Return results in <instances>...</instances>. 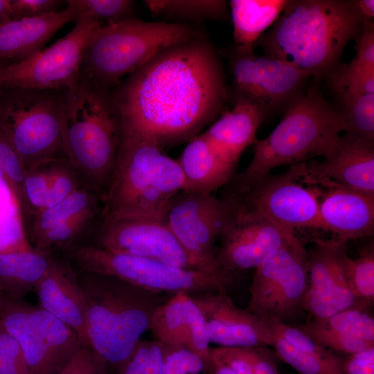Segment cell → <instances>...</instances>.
Instances as JSON below:
<instances>
[{"mask_svg":"<svg viewBox=\"0 0 374 374\" xmlns=\"http://www.w3.org/2000/svg\"><path fill=\"white\" fill-rule=\"evenodd\" d=\"M121 134L163 149L188 141L222 112L227 98L215 48L203 37L167 47L111 92Z\"/></svg>","mask_w":374,"mask_h":374,"instance_id":"6da1fadb","label":"cell"},{"mask_svg":"<svg viewBox=\"0 0 374 374\" xmlns=\"http://www.w3.org/2000/svg\"><path fill=\"white\" fill-rule=\"evenodd\" d=\"M364 23L356 1H287L256 43L265 55L319 79L339 65L345 47L358 39Z\"/></svg>","mask_w":374,"mask_h":374,"instance_id":"7a4b0ae2","label":"cell"},{"mask_svg":"<svg viewBox=\"0 0 374 374\" xmlns=\"http://www.w3.org/2000/svg\"><path fill=\"white\" fill-rule=\"evenodd\" d=\"M282 119L264 139L254 143L253 157L231 179L223 197H235L276 168L327 156L343 127L340 116L315 86L304 89L285 108Z\"/></svg>","mask_w":374,"mask_h":374,"instance_id":"3957f363","label":"cell"},{"mask_svg":"<svg viewBox=\"0 0 374 374\" xmlns=\"http://www.w3.org/2000/svg\"><path fill=\"white\" fill-rule=\"evenodd\" d=\"M64 148L83 184L102 202L109 189L121 140L111 93L80 76L66 91Z\"/></svg>","mask_w":374,"mask_h":374,"instance_id":"277c9868","label":"cell"},{"mask_svg":"<svg viewBox=\"0 0 374 374\" xmlns=\"http://www.w3.org/2000/svg\"><path fill=\"white\" fill-rule=\"evenodd\" d=\"M89 347L117 372L149 329L159 294L119 278L80 271Z\"/></svg>","mask_w":374,"mask_h":374,"instance_id":"5b68a950","label":"cell"},{"mask_svg":"<svg viewBox=\"0 0 374 374\" xmlns=\"http://www.w3.org/2000/svg\"><path fill=\"white\" fill-rule=\"evenodd\" d=\"M144 139L123 135L100 220L149 217L164 220L171 199L184 189L177 159Z\"/></svg>","mask_w":374,"mask_h":374,"instance_id":"8992f818","label":"cell"},{"mask_svg":"<svg viewBox=\"0 0 374 374\" xmlns=\"http://www.w3.org/2000/svg\"><path fill=\"white\" fill-rule=\"evenodd\" d=\"M186 24L127 18L98 28L85 47L80 76L112 92L160 51L202 38Z\"/></svg>","mask_w":374,"mask_h":374,"instance_id":"52a82bcc","label":"cell"},{"mask_svg":"<svg viewBox=\"0 0 374 374\" xmlns=\"http://www.w3.org/2000/svg\"><path fill=\"white\" fill-rule=\"evenodd\" d=\"M67 89H0V132L25 170L41 163L67 159L62 116Z\"/></svg>","mask_w":374,"mask_h":374,"instance_id":"ba28073f","label":"cell"},{"mask_svg":"<svg viewBox=\"0 0 374 374\" xmlns=\"http://www.w3.org/2000/svg\"><path fill=\"white\" fill-rule=\"evenodd\" d=\"M64 253L80 271L123 280L157 294L190 295L226 291L233 275L186 269L157 260L112 252L93 244H75Z\"/></svg>","mask_w":374,"mask_h":374,"instance_id":"9c48e42d","label":"cell"},{"mask_svg":"<svg viewBox=\"0 0 374 374\" xmlns=\"http://www.w3.org/2000/svg\"><path fill=\"white\" fill-rule=\"evenodd\" d=\"M0 324L19 345L31 374H60L83 346L67 325L22 299L0 294Z\"/></svg>","mask_w":374,"mask_h":374,"instance_id":"30bf717a","label":"cell"},{"mask_svg":"<svg viewBox=\"0 0 374 374\" xmlns=\"http://www.w3.org/2000/svg\"><path fill=\"white\" fill-rule=\"evenodd\" d=\"M237 212V204L230 199L181 190L170 201L164 221L196 269L231 274L220 268L216 260L215 242Z\"/></svg>","mask_w":374,"mask_h":374,"instance_id":"8fae6325","label":"cell"},{"mask_svg":"<svg viewBox=\"0 0 374 374\" xmlns=\"http://www.w3.org/2000/svg\"><path fill=\"white\" fill-rule=\"evenodd\" d=\"M304 175L305 162L294 164L283 173L269 174L228 199L237 204L239 213L265 217L295 232L302 229H321L319 188H311V184L305 186Z\"/></svg>","mask_w":374,"mask_h":374,"instance_id":"7c38bea8","label":"cell"},{"mask_svg":"<svg viewBox=\"0 0 374 374\" xmlns=\"http://www.w3.org/2000/svg\"><path fill=\"white\" fill-rule=\"evenodd\" d=\"M101 26L80 22L63 37L32 55L9 64L0 78L1 87L69 89L79 80L87 44Z\"/></svg>","mask_w":374,"mask_h":374,"instance_id":"4fadbf2b","label":"cell"},{"mask_svg":"<svg viewBox=\"0 0 374 374\" xmlns=\"http://www.w3.org/2000/svg\"><path fill=\"white\" fill-rule=\"evenodd\" d=\"M230 66L235 98L253 102L265 116L285 109L304 90L310 78L291 64L238 46L231 53Z\"/></svg>","mask_w":374,"mask_h":374,"instance_id":"5bb4252c","label":"cell"},{"mask_svg":"<svg viewBox=\"0 0 374 374\" xmlns=\"http://www.w3.org/2000/svg\"><path fill=\"white\" fill-rule=\"evenodd\" d=\"M308 251L296 236L256 268L247 310L261 318L296 307L308 285Z\"/></svg>","mask_w":374,"mask_h":374,"instance_id":"9a60e30c","label":"cell"},{"mask_svg":"<svg viewBox=\"0 0 374 374\" xmlns=\"http://www.w3.org/2000/svg\"><path fill=\"white\" fill-rule=\"evenodd\" d=\"M104 249L196 269L164 220L123 217L100 222L96 242Z\"/></svg>","mask_w":374,"mask_h":374,"instance_id":"2e32d148","label":"cell"},{"mask_svg":"<svg viewBox=\"0 0 374 374\" xmlns=\"http://www.w3.org/2000/svg\"><path fill=\"white\" fill-rule=\"evenodd\" d=\"M347 243L317 239L308 251V287L302 308L312 319L368 307L356 298L348 284L343 265Z\"/></svg>","mask_w":374,"mask_h":374,"instance_id":"e0dca14e","label":"cell"},{"mask_svg":"<svg viewBox=\"0 0 374 374\" xmlns=\"http://www.w3.org/2000/svg\"><path fill=\"white\" fill-rule=\"evenodd\" d=\"M297 235L265 217L237 212L220 240L216 260L224 272L256 268L272 253Z\"/></svg>","mask_w":374,"mask_h":374,"instance_id":"ac0fdd59","label":"cell"},{"mask_svg":"<svg viewBox=\"0 0 374 374\" xmlns=\"http://www.w3.org/2000/svg\"><path fill=\"white\" fill-rule=\"evenodd\" d=\"M102 200L89 188L82 186L54 206L30 219L26 226L29 244L34 249L50 252L65 249L77 240L98 215Z\"/></svg>","mask_w":374,"mask_h":374,"instance_id":"d6986e66","label":"cell"},{"mask_svg":"<svg viewBox=\"0 0 374 374\" xmlns=\"http://www.w3.org/2000/svg\"><path fill=\"white\" fill-rule=\"evenodd\" d=\"M305 181L374 196V141L344 132L323 160L305 162Z\"/></svg>","mask_w":374,"mask_h":374,"instance_id":"ffe728a7","label":"cell"},{"mask_svg":"<svg viewBox=\"0 0 374 374\" xmlns=\"http://www.w3.org/2000/svg\"><path fill=\"white\" fill-rule=\"evenodd\" d=\"M191 296L204 315L211 342L226 347L272 346L273 334L266 321L236 306L226 291Z\"/></svg>","mask_w":374,"mask_h":374,"instance_id":"44dd1931","label":"cell"},{"mask_svg":"<svg viewBox=\"0 0 374 374\" xmlns=\"http://www.w3.org/2000/svg\"><path fill=\"white\" fill-rule=\"evenodd\" d=\"M319 188L321 229L348 242L374 232V196L339 186Z\"/></svg>","mask_w":374,"mask_h":374,"instance_id":"7402d4cb","label":"cell"},{"mask_svg":"<svg viewBox=\"0 0 374 374\" xmlns=\"http://www.w3.org/2000/svg\"><path fill=\"white\" fill-rule=\"evenodd\" d=\"M39 306L67 325L89 346L86 302L78 274L69 262L53 258L48 269L35 288Z\"/></svg>","mask_w":374,"mask_h":374,"instance_id":"603a6c76","label":"cell"},{"mask_svg":"<svg viewBox=\"0 0 374 374\" xmlns=\"http://www.w3.org/2000/svg\"><path fill=\"white\" fill-rule=\"evenodd\" d=\"M84 186L68 159L47 161L25 170L21 196L24 222Z\"/></svg>","mask_w":374,"mask_h":374,"instance_id":"cb8c5ba5","label":"cell"},{"mask_svg":"<svg viewBox=\"0 0 374 374\" xmlns=\"http://www.w3.org/2000/svg\"><path fill=\"white\" fill-rule=\"evenodd\" d=\"M74 12L69 6L35 17L17 18L0 25V60H24L43 49L44 46L66 23ZM13 63V62H12Z\"/></svg>","mask_w":374,"mask_h":374,"instance_id":"d4e9b609","label":"cell"},{"mask_svg":"<svg viewBox=\"0 0 374 374\" xmlns=\"http://www.w3.org/2000/svg\"><path fill=\"white\" fill-rule=\"evenodd\" d=\"M188 143L177 160L184 190L210 193L233 178L236 163L231 162L202 133Z\"/></svg>","mask_w":374,"mask_h":374,"instance_id":"484cf974","label":"cell"},{"mask_svg":"<svg viewBox=\"0 0 374 374\" xmlns=\"http://www.w3.org/2000/svg\"><path fill=\"white\" fill-rule=\"evenodd\" d=\"M265 117L253 102L235 98L233 109L222 112L203 134L222 155L236 163L245 148L257 141V130Z\"/></svg>","mask_w":374,"mask_h":374,"instance_id":"4316f807","label":"cell"},{"mask_svg":"<svg viewBox=\"0 0 374 374\" xmlns=\"http://www.w3.org/2000/svg\"><path fill=\"white\" fill-rule=\"evenodd\" d=\"M53 256L34 248L0 253V294L21 299L44 278Z\"/></svg>","mask_w":374,"mask_h":374,"instance_id":"83f0119b","label":"cell"},{"mask_svg":"<svg viewBox=\"0 0 374 374\" xmlns=\"http://www.w3.org/2000/svg\"><path fill=\"white\" fill-rule=\"evenodd\" d=\"M287 0H231L229 5L235 46L253 48L266 30L274 25Z\"/></svg>","mask_w":374,"mask_h":374,"instance_id":"f1b7e54d","label":"cell"},{"mask_svg":"<svg viewBox=\"0 0 374 374\" xmlns=\"http://www.w3.org/2000/svg\"><path fill=\"white\" fill-rule=\"evenodd\" d=\"M144 3L154 17L168 22L223 20L228 15L229 3L223 0H147Z\"/></svg>","mask_w":374,"mask_h":374,"instance_id":"f546056e","label":"cell"},{"mask_svg":"<svg viewBox=\"0 0 374 374\" xmlns=\"http://www.w3.org/2000/svg\"><path fill=\"white\" fill-rule=\"evenodd\" d=\"M184 294L180 292L172 295L168 300L158 305L152 314L149 329L157 337V341L164 346H186Z\"/></svg>","mask_w":374,"mask_h":374,"instance_id":"4dcf8cb0","label":"cell"},{"mask_svg":"<svg viewBox=\"0 0 374 374\" xmlns=\"http://www.w3.org/2000/svg\"><path fill=\"white\" fill-rule=\"evenodd\" d=\"M276 355L299 374H342L344 359L333 354L323 356L295 347L273 335Z\"/></svg>","mask_w":374,"mask_h":374,"instance_id":"1f68e13d","label":"cell"},{"mask_svg":"<svg viewBox=\"0 0 374 374\" xmlns=\"http://www.w3.org/2000/svg\"><path fill=\"white\" fill-rule=\"evenodd\" d=\"M337 98L343 131L374 141V93Z\"/></svg>","mask_w":374,"mask_h":374,"instance_id":"d6a6232c","label":"cell"},{"mask_svg":"<svg viewBox=\"0 0 374 374\" xmlns=\"http://www.w3.org/2000/svg\"><path fill=\"white\" fill-rule=\"evenodd\" d=\"M75 23L96 22L101 26L130 18L134 1L130 0H68Z\"/></svg>","mask_w":374,"mask_h":374,"instance_id":"836d02e7","label":"cell"},{"mask_svg":"<svg viewBox=\"0 0 374 374\" xmlns=\"http://www.w3.org/2000/svg\"><path fill=\"white\" fill-rule=\"evenodd\" d=\"M343 265L348 284L356 298L369 306L374 299V251L372 247L353 259L346 252Z\"/></svg>","mask_w":374,"mask_h":374,"instance_id":"e575fe53","label":"cell"},{"mask_svg":"<svg viewBox=\"0 0 374 374\" xmlns=\"http://www.w3.org/2000/svg\"><path fill=\"white\" fill-rule=\"evenodd\" d=\"M326 78L337 97L374 93V69L349 62L339 64Z\"/></svg>","mask_w":374,"mask_h":374,"instance_id":"d590c367","label":"cell"},{"mask_svg":"<svg viewBox=\"0 0 374 374\" xmlns=\"http://www.w3.org/2000/svg\"><path fill=\"white\" fill-rule=\"evenodd\" d=\"M326 330L362 337L374 343V320L366 310L353 308L323 319H312Z\"/></svg>","mask_w":374,"mask_h":374,"instance_id":"8d00e7d4","label":"cell"},{"mask_svg":"<svg viewBox=\"0 0 374 374\" xmlns=\"http://www.w3.org/2000/svg\"><path fill=\"white\" fill-rule=\"evenodd\" d=\"M184 305L186 317V348L199 356L208 368L211 359V341L206 319L191 295L184 294Z\"/></svg>","mask_w":374,"mask_h":374,"instance_id":"74e56055","label":"cell"},{"mask_svg":"<svg viewBox=\"0 0 374 374\" xmlns=\"http://www.w3.org/2000/svg\"><path fill=\"white\" fill-rule=\"evenodd\" d=\"M317 344L326 349L353 354L374 347V343L362 337L326 330L312 320L298 327Z\"/></svg>","mask_w":374,"mask_h":374,"instance_id":"f35d334b","label":"cell"},{"mask_svg":"<svg viewBox=\"0 0 374 374\" xmlns=\"http://www.w3.org/2000/svg\"><path fill=\"white\" fill-rule=\"evenodd\" d=\"M31 248L21 212L15 211L0 213V253Z\"/></svg>","mask_w":374,"mask_h":374,"instance_id":"ab89813d","label":"cell"},{"mask_svg":"<svg viewBox=\"0 0 374 374\" xmlns=\"http://www.w3.org/2000/svg\"><path fill=\"white\" fill-rule=\"evenodd\" d=\"M25 169L10 143L0 132V178L7 179L21 205Z\"/></svg>","mask_w":374,"mask_h":374,"instance_id":"60d3db41","label":"cell"},{"mask_svg":"<svg viewBox=\"0 0 374 374\" xmlns=\"http://www.w3.org/2000/svg\"><path fill=\"white\" fill-rule=\"evenodd\" d=\"M163 346L164 374H202L207 369L203 360L188 348Z\"/></svg>","mask_w":374,"mask_h":374,"instance_id":"b9f144b4","label":"cell"},{"mask_svg":"<svg viewBox=\"0 0 374 374\" xmlns=\"http://www.w3.org/2000/svg\"><path fill=\"white\" fill-rule=\"evenodd\" d=\"M0 374H31L19 345L1 326Z\"/></svg>","mask_w":374,"mask_h":374,"instance_id":"7bdbcfd3","label":"cell"},{"mask_svg":"<svg viewBox=\"0 0 374 374\" xmlns=\"http://www.w3.org/2000/svg\"><path fill=\"white\" fill-rule=\"evenodd\" d=\"M105 362L89 346H82L60 374H109Z\"/></svg>","mask_w":374,"mask_h":374,"instance_id":"ee69618b","label":"cell"},{"mask_svg":"<svg viewBox=\"0 0 374 374\" xmlns=\"http://www.w3.org/2000/svg\"><path fill=\"white\" fill-rule=\"evenodd\" d=\"M211 357L225 363L236 374H254L250 348L220 346L211 348Z\"/></svg>","mask_w":374,"mask_h":374,"instance_id":"f6af8a7d","label":"cell"},{"mask_svg":"<svg viewBox=\"0 0 374 374\" xmlns=\"http://www.w3.org/2000/svg\"><path fill=\"white\" fill-rule=\"evenodd\" d=\"M59 0H12L15 19L35 17L62 10ZM64 9V8H63Z\"/></svg>","mask_w":374,"mask_h":374,"instance_id":"bcb514c9","label":"cell"},{"mask_svg":"<svg viewBox=\"0 0 374 374\" xmlns=\"http://www.w3.org/2000/svg\"><path fill=\"white\" fill-rule=\"evenodd\" d=\"M350 62L357 66L374 69L373 22L364 23L357 39L356 55Z\"/></svg>","mask_w":374,"mask_h":374,"instance_id":"7dc6e473","label":"cell"},{"mask_svg":"<svg viewBox=\"0 0 374 374\" xmlns=\"http://www.w3.org/2000/svg\"><path fill=\"white\" fill-rule=\"evenodd\" d=\"M342 374H374V347L350 355Z\"/></svg>","mask_w":374,"mask_h":374,"instance_id":"c3c4849f","label":"cell"},{"mask_svg":"<svg viewBox=\"0 0 374 374\" xmlns=\"http://www.w3.org/2000/svg\"><path fill=\"white\" fill-rule=\"evenodd\" d=\"M149 341H141L117 374H146Z\"/></svg>","mask_w":374,"mask_h":374,"instance_id":"681fc988","label":"cell"},{"mask_svg":"<svg viewBox=\"0 0 374 374\" xmlns=\"http://www.w3.org/2000/svg\"><path fill=\"white\" fill-rule=\"evenodd\" d=\"M254 374H280L277 366L265 347H251Z\"/></svg>","mask_w":374,"mask_h":374,"instance_id":"f907efd6","label":"cell"},{"mask_svg":"<svg viewBox=\"0 0 374 374\" xmlns=\"http://www.w3.org/2000/svg\"><path fill=\"white\" fill-rule=\"evenodd\" d=\"M164 353L160 342L149 341L146 374H164Z\"/></svg>","mask_w":374,"mask_h":374,"instance_id":"816d5d0a","label":"cell"},{"mask_svg":"<svg viewBox=\"0 0 374 374\" xmlns=\"http://www.w3.org/2000/svg\"><path fill=\"white\" fill-rule=\"evenodd\" d=\"M356 3L364 22H373L374 1L357 0Z\"/></svg>","mask_w":374,"mask_h":374,"instance_id":"f5cc1de1","label":"cell"},{"mask_svg":"<svg viewBox=\"0 0 374 374\" xmlns=\"http://www.w3.org/2000/svg\"><path fill=\"white\" fill-rule=\"evenodd\" d=\"M207 369L210 371L211 374H236L225 363L212 357Z\"/></svg>","mask_w":374,"mask_h":374,"instance_id":"db71d44e","label":"cell"},{"mask_svg":"<svg viewBox=\"0 0 374 374\" xmlns=\"http://www.w3.org/2000/svg\"><path fill=\"white\" fill-rule=\"evenodd\" d=\"M13 19L12 0H0V25Z\"/></svg>","mask_w":374,"mask_h":374,"instance_id":"11a10c76","label":"cell"},{"mask_svg":"<svg viewBox=\"0 0 374 374\" xmlns=\"http://www.w3.org/2000/svg\"><path fill=\"white\" fill-rule=\"evenodd\" d=\"M9 64H6V62H4L2 60H0V78H1V75L2 74V72L3 71V69H5L6 66H7ZM1 83H0V89H1Z\"/></svg>","mask_w":374,"mask_h":374,"instance_id":"9f6ffc18","label":"cell"},{"mask_svg":"<svg viewBox=\"0 0 374 374\" xmlns=\"http://www.w3.org/2000/svg\"><path fill=\"white\" fill-rule=\"evenodd\" d=\"M0 328H1V325H0Z\"/></svg>","mask_w":374,"mask_h":374,"instance_id":"6f0895ef","label":"cell"}]
</instances>
